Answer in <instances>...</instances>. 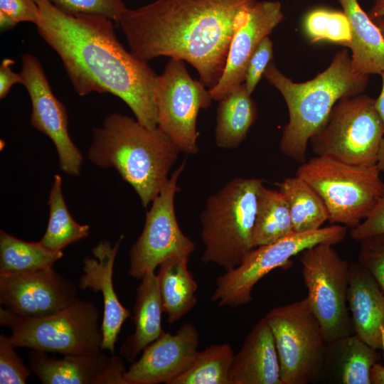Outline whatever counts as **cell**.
<instances>
[{
	"label": "cell",
	"mask_w": 384,
	"mask_h": 384,
	"mask_svg": "<svg viewBox=\"0 0 384 384\" xmlns=\"http://www.w3.org/2000/svg\"><path fill=\"white\" fill-rule=\"evenodd\" d=\"M307 299L327 343L352 333L347 307L350 264L329 243H319L301 252Z\"/></svg>",
	"instance_id": "8fae6325"
},
{
	"label": "cell",
	"mask_w": 384,
	"mask_h": 384,
	"mask_svg": "<svg viewBox=\"0 0 384 384\" xmlns=\"http://www.w3.org/2000/svg\"><path fill=\"white\" fill-rule=\"evenodd\" d=\"M273 43L269 36L258 44L247 64L244 83L250 95L255 89L265 71L272 60Z\"/></svg>",
	"instance_id": "8d00e7d4"
},
{
	"label": "cell",
	"mask_w": 384,
	"mask_h": 384,
	"mask_svg": "<svg viewBox=\"0 0 384 384\" xmlns=\"http://www.w3.org/2000/svg\"><path fill=\"white\" fill-rule=\"evenodd\" d=\"M346 228L340 225L302 233L293 232L270 244L253 248L235 267L216 279L211 300L220 306L238 307L252 300L255 284L272 270L319 243L336 245L344 240Z\"/></svg>",
	"instance_id": "30bf717a"
},
{
	"label": "cell",
	"mask_w": 384,
	"mask_h": 384,
	"mask_svg": "<svg viewBox=\"0 0 384 384\" xmlns=\"http://www.w3.org/2000/svg\"><path fill=\"white\" fill-rule=\"evenodd\" d=\"M48 205L49 218L45 234L39 241L45 247L60 252L67 246L89 236L90 226L79 224L68 210L62 191V177L53 176Z\"/></svg>",
	"instance_id": "4316f807"
},
{
	"label": "cell",
	"mask_w": 384,
	"mask_h": 384,
	"mask_svg": "<svg viewBox=\"0 0 384 384\" xmlns=\"http://www.w3.org/2000/svg\"><path fill=\"white\" fill-rule=\"evenodd\" d=\"M377 164L357 165L319 156L302 163L296 175L324 201L331 223L354 228L372 212L384 193Z\"/></svg>",
	"instance_id": "8992f818"
},
{
	"label": "cell",
	"mask_w": 384,
	"mask_h": 384,
	"mask_svg": "<svg viewBox=\"0 0 384 384\" xmlns=\"http://www.w3.org/2000/svg\"><path fill=\"white\" fill-rule=\"evenodd\" d=\"M279 191L287 203L294 232L302 233L322 228L329 220L326 207L319 195L298 176L278 183Z\"/></svg>",
	"instance_id": "484cf974"
},
{
	"label": "cell",
	"mask_w": 384,
	"mask_h": 384,
	"mask_svg": "<svg viewBox=\"0 0 384 384\" xmlns=\"http://www.w3.org/2000/svg\"><path fill=\"white\" fill-rule=\"evenodd\" d=\"M133 310L134 332L127 337L119 348V354L131 363L164 332L163 304L155 272H149L141 278Z\"/></svg>",
	"instance_id": "7402d4cb"
},
{
	"label": "cell",
	"mask_w": 384,
	"mask_h": 384,
	"mask_svg": "<svg viewBox=\"0 0 384 384\" xmlns=\"http://www.w3.org/2000/svg\"><path fill=\"white\" fill-rule=\"evenodd\" d=\"M188 255H176L164 260L156 274L164 313L174 323L197 302L198 284L188 269Z\"/></svg>",
	"instance_id": "cb8c5ba5"
},
{
	"label": "cell",
	"mask_w": 384,
	"mask_h": 384,
	"mask_svg": "<svg viewBox=\"0 0 384 384\" xmlns=\"http://www.w3.org/2000/svg\"><path fill=\"white\" fill-rule=\"evenodd\" d=\"M376 164L380 172L384 176V137L381 141Z\"/></svg>",
	"instance_id": "7bdbcfd3"
},
{
	"label": "cell",
	"mask_w": 384,
	"mask_h": 384,
	"mask_svg": "<svg viewBox=\"0 0 384 384\" xmlns=\"http://www.w3.org/2000/svg\"><path fill=\"white\" fill-rule=\"evenodd\" d=\"M272 331L282 384H306L324 367L327 343L307 297L271 309L265 316Z\"/></svg>",
	"instance_id": "9c48e42d"
},
{
	"label": "cell",
	"mask_w": 384,
	"mask_h": 384,
	"mask_svg": "<svg viewBox=\"0 0 384 384\" xmlns=\"http://www.w3.org/2000/svg\"><path fill=\"white\" fill-rule=\"evenodd\" d=\"M384 233V193L370 215L352 228L351 237L358 241Z\"/></svg>",
	"instance_id": "74e56055"
},
{
	"label": "cell",
	"mask_w": 384,
	"mask_h": 384,
	"mask_svg": "<svg viewBox=\"0 0 384 384\" xmlns=\"http://www.w3.org/2000/svg\"><path fill=\"white\" fill-rule=\"evenodd\" d=\"M230 384H282L278 354L270 327L260 319L234 355Z\"/></svg>",
	"instance_id": "44dd1931"
},
{
	"label": "cell",
	"mask_w": 384,
	"mask_h": 384,
	"mask_svg": "<svg viewBox=\"0 0 384 384\" xmlns=\"http://www.w3.org/2000/svg\"><path fill=\"white\" fill-rule=\"evenodd\" d=\"M40 10L35 0H0V28L2 31L11 29L21 22L36 25Z\"/></svg>",
	"instance_id": "e575fe53"
},
{
	"label": "cell",
	"mask_w": 384,
	"mask_h": 384,
	"mask_svg": "<svg viewBox=\"0 0 384 384\" xmlns=\"http://www.w3.org/2000/svg\"><path fill=\"white\" fill-rule=\"evenodd\" d=\"M293 232L291 215L283 195L263 184L257 198L252 235L254 248L276 242Z\"/></svg>",
	"instance_id": "83f0119b"
},
{
	"label": "cell",
	"mask_w": 384,
	"mask_h": 384,
	"mask_svg": "<svg viewBox=\"0 0 384 384\" xmlns=\"http://www.w3.org/2000/svg\"><path fill=\"white\" fill-rule=\"evenodd\" d=\"M63 12L70 14H96L103 15L118 24L127 9L122 0H48Z\"/></svg>",
	"instance_id": "d6a6232c"
},
{
	"label": "cell",
	"mask_w": 384,
	"mask_h": 384,
	"mask_svg": "<svg viewBox=\"0 0 384 384\" xmlns=\"http://www.w3.org/2000/svg\"><path fill=\"white\" fill-rule=\"evenodd\" d=\"M380 75L382 79V88L378 97L375 100V107L384 124V70Z\"/></svg>",
	"instance_id": "60d3db41"
},
{
	"label": "cell",
	"mask_w": 384,
	"mask_h": 384,
	"mask_svg": "<svg viewBox=\"0 0 384 384\" xmlns=\"http://www.w3.org/2000/svg\"><path fill=\"white\" fill-rule=\"evenodd\" d=\"M347 300L356 335L384 358V294L358 262L350 265Z\"/></svg>",
	"instance_id": "ffe728a7"
},
{
	"label": "cell",
	"mask_w": 384,
	"mask_h": 384,
	"mask_svg": "<svg viewBox=\"0 0 384 384\" xmlns=\"http://www.w3.org/2000/svg\"><path fill=\"white\" fill-rule=\"evenodd\" d=\"M78 290L53 267L21 274H0V303L13 314L42 317L65 308Z\"/></svg>",
	"instance_id": "9a60e30c"
},
{
	"label": "cell",
	"mask_w": 384,
	"mask_h": 384,
	"mask_svg": "<svg viewBox=\"0 0 384 384\" xmlns=\"http://www.w3.org/2000/svg\"><path fill=\"white\" fill-rule=\"evenodd\" d=\"M35 1L40 10L38 33L61 59L78 95L112 94L126 103L139 122L156 128L158 75L147 62L124 48L113 21L96 14H70L48 0Z\"/></svg>",
	"instance_id": "6da1fadb"
},
{
	"label": "cell",
	"mask_w": 384,
	"mask_h": 384,
	"mask_svg": "<svg viewBox=\"0 0 384 384\" xmlns=\"http://www.w3.org/2000/svg\"><path fill=\"white\" fill-rule=\"evenodd\" d=\"M304 28L311 43L324 41L347 48L351 40L350 24L343 12L315 9L306 16Z\"/></svg>",
	"instance_id": "1f68e13d"
},
{
	"label": "cell",
	"mask_w": 384,
	"mask_h": 384,
	"mask_svg": "<svg viewBox=\"0 0 384 384\" xmlns=\"http://www.w3.org/2000/svg\"><path fill=\"white\" fill-rule=\"evenodd\" d=\"M21 60L22 85L31 103V124L53 142L61 171L79 176L83 156L69 135L66 109L53 94L39 60L29 53L23 54Z\"/></svg>",
	"instance_id": "5bb4252c"
},
{
	"label": "cell",
	"mask_w": 384,
	"mask_h": 384,
	"mask_svg": "<svg viewBox=\"0 0 384 384\" xmlns=\"http://www.w3.org/2000/svg\"><path fill=\"white\" fill-rule=\"evenodd\" d=\"M368 16L371 19L384 16V0H375Z\"/></svg>",
	"instance_id": "b9f144b4"
},
{
	"label": "cell",
	"mask_w": 384,
	"mask_h": 384,
	"mask_svg": "<svg viewBox=\"0 0 384 384\" xmlns=\"http://www.w3.org/2000/svg\"><path fill=\"white\" fill-rule=\"evenodd\" d=\"M371 380L374 384H384V366L375 363L371 369Z\"/></svg>",
	"instance_id": "ab89813d"
},
{
	"label": "cell",
	"mask_w": 384,
	"mask_h": 384,
	"mask_svg": "<svg viewBox=\"0 0 384 384\" xmlns=\"http://www.w3.org/2000/svg\"><path fill=\"white\" fill-rule=\"evenodd\" d=\"M100 319L97 306L80 299L42 317H23L0 308V324L11 330L9 338L16 348L63 355L102 351Z\"/></svg>",
	"instance_id": "52a82bcc"
},
{
	"label": "cell",
	"mask_w": 384,
	"mask_h": 384,
	"mask_svg": "<svg viewBox=\"0 0 384 384\" xmlns=\"http://www.w3.org/2000/svg\"><path fill=\"white\" fill-rule=\"evenodd\" d=\"M257 0H156L127 8L118 25L130 51L147 62L159 56L186 61L208 90L224 71L240 21Z\"/></svg>",
	"instance_id": "7a4b0ae2"
},
{
	"label": "cell",
	"mask_w": 384,
	"mask_h": 384,
	"mask_svg": "<svg viewBox=\"0 0 384 384\" xmlns=\"http://www.w3.org/2000/svg\"><path fill=\"white\" fill-rule=\"evenodd\" d=\"M383 137L384 124L375 100L363 93L340 100L309 143L316 155L374 165Z\"/></svg>",
	"instance_id": "ba28073f"
},
{
	"label": "cell",
	"mask_w": 384,
	"mask_h": 384,
	"mask_svg": "<svg viewBox=\"0 0 384 384\" xmlns=\"http://www.w3.org/2000/svg\"><path fill=\"white\" fill-rule=\"evenodd\" d=\"M154 100L157 127L181 152L197 154V118L201 109H207L211 105L213 99L208 89L190 76L183 60L171 58L162 74L157 76Z\"/></svg>",
	"instance_id": "7c38bea8"
},
{
	"label": "cell",
	"mask_w": 384,
	"mask_h": 384,
	"mask_svg": "<svg viewBox=\"0 0 384 384\" xmlns=\"http://www.w3.org/2000/svg\"><path fill=\"white\" fill-rule=\"evenodd\" d=\"M63 255L39 241L27 242L0 231V274H21L53 267Z\"/></svg>",
	"instance_id": "f1b7e54d"
},
{
	"label": "cell",
	"mask_w": 384,
	"mask_h": 384,
	"mask_svg": "<svg viewBox=\"0 0 384 384\" xmlns=\"http://www.w3.org/2000/svg\"><path fill=\"white\" fill-rule=\"evenodd\" d=\"M384 38V16L372 19Z\"/></svg>",
	"instance_id": "ee69618b"
},
{
	"label": "cell",
	"mask_w": 384,
	"mask_h": 384,
	"mask_svg": "<svg viewBox=\"0 0 384 384\" xmlns=\"http://www.w3.org/2000/svg\"><path fill=\"white\" fill-rule=\"evenodd\" d=\"M284 17L279 1H257L238 25L228 54L225 67L218 83L208 90L220 101L245 79L249 60L263 38L269 36Z\"/></svg>",
	"instance_id": "2e32d148"
},
{
	"label": "cell",
	"mask_w": 384,
	"mask_h": 384,
	"mask_svg": "<svg viewBox=\"0 0 384 384\" xmlns=\"http://www.w3.org/2000/svg\"><path fill=\"white\" fill-rule=\"evenodd\" d=\"M102 351L57 359L33 350L29 368L43 384H127L122 359Z\"/></svg>",
	"instance_id": "ac0fdd59"
},
{
	"label": "cell",
	"mask_w": 384,
	"mask_h": 384,
	"mask_svg": "<svg viewBox=\"0 0 384 384\" xmlns=\"http://www.w3.org/2000/svg\"><path fill=\"white\" fill-rule=\"evenodd\" d=\"M218 102L215 144L222 149L236 148L256 119V105L244 82Z\"/></svg>",
	"instance_id": "d4e9b609"
},
{
	"label": "cell",
	"mask_w": 384,
	"mask_h": 384,
	"mask_svg": "<svg viewBox=\"0 0 384 384\" xmlns=\"http://www.w3.org/2000/svg\"><path fill=\"white\" fill-rule=\"evenodd\" d=\"M124 235L114 243L100 240L92 249V257H86L82 261V271L79 287L81 289H90L100 292L103 298V314L101 323L102 332V349L114 354L115 343L125 320L131 315L118 299L113 286V269L115 258Z\"/></svg>",
	"instance_id": "d6986e66"
},
{
	"label": "cell",
	"mask_w": 384,
	"mask_h": 384,
	"mask_svg": "<svg viewBox=\"0 0 384 384\" xmlns=\"http://www.w3.org/2000/svg\"><path fill=\"white\" fill-rule=\"evenodd\" d=\"M263 183L260 178L236 177L207 198L200 217L205 245L203 262L227 271L254 248L257 198Z\"/></svg>",
	"instance_id": "5b68a950"
},
{
	"label": "cell",
	"mask_w": 384,
	"mask_h": 384,
	"mask_svg": "<svg viewBox=\"0 0 384 384\" xmlns=\"http://www.w3.org/2000/svg\"><path fill=\"white\" fill-rule=\"evenodd\" d=\"M263 77L279 90L288 109L280 150L301 163L306 161L310 139L325 124L334 105L344 97L363 94L369 80L368 75L354 71L347 49L337 52L326 69L304 82L292 81L273 60Z\"/></svg>",
	"instance_id": "277c9868"
},
{
	"label": "cell",
	"mask_w": 384,
	"mask_h": 384,
	"mask_svg": "<svg viewBox=\"0 0 384 384\" xmlns=\"http://www.w3.org/2000/svg\"><path fill=\"white\" fill-rule=\"evenodd\" d=\"M338 347V375L343 384H371V369L379 359L378 351L356 334L334 342Z\"/></svg>",
	"instance_id": "4dcf8cb0"
},
{
	"label": "cell",
	"mask_w": 384,
	"mask_h": 384,
	"mask_svg": "<svg viewBox=\"0 0 384 384\" xmlns=\"http://www.w3.org/2000/svg\"><path fill=\"white\" fill-rule=\"evenodd\" d=\"M179 152L159 127L149 129L136 118L114 112L93 129L87 158L99 167L115 169L146 208L167 183Z\"/></svg>",
	"instance_id": "3957f363"
},
{
	"label": "cell",
	"mask_w": 384,
	"mask_h": 384,
	"mask_svg": "<svg viewBox=\"0 0 384 384\" xmlns=\"http://www.w3.org/2000/svg\"><path fill=\"white\" fill-rule=\"evenodd\" d=\"M186 161L171 174L167 183L151 203L146 212L143 230L129 250V274L141 279L149 272H155L164 260L176 255H190L194 242L181 230L174 207V198L179 191L178 178Z\"/></svg>",
	"instance_id": "4fadbf2b"
},
{
	"label": "cell",
	"mask_w": 384,
	"mask_h": 384,
	"mask_svg": "<svg viewBox=\"0 0 384 384\" xmlns=\"http://www.w3.org/2000/svg\"><path fill=\"white\" fill-rule=\"evenodd\" d=\"M234 352L228 343L197 351L188 367L170 384H230Z\"/></svg>",
	"instance_id": "f546056e"
},
{
	"label": "cell",
	"mask_w": 384,
	"mask_h": 384,
	"mask_svg": "<svg viewBox=\"0 0 384 384\" xmlns=\"http://www.w3.org/2000/svg\"><path fill=\"white\" fill-rule=\"evenodd\" d=\"M199 334L191 323L183 324L175 334L163 332L132 363L125 373L127 384H170L193 361Z\"/></svg>",
	"instance_id": "e0dca14e"
},
{
	"label": "cell",
	"mask_w": 384,
	"mask_h": 384,
	"mask_svg": "<svg viewBox=\"0 0 384 384\" xmlns=\"http://www.w3.org/2000/svg\"><path fill=\"white\" fill-rule=\"evenodd\" d=\"M351 32L347 48L351 50L355 72L370 75L384 70V38L357 0H339Z\"/></svg>",
	"instance_id": "603a6c76"
},
{
	"label": "cell",
	"mask_w": 384,
	"mask_h": 384,
	"mask_svg": "<svg viewBox=\"0 0 384 384\" xmlns=\"http://www.w3.org/2000/svg\"><path fill=\"white\" fill-rule=\"evenodd\" d=\"M9 336L0 335V383L25 384L31 374L15 351Z\"/></svg>",
	"instance_id": "836d02e7"
},
{
	"label": "cell",
	"mask_w": 384,
	"mask_h": 384,
	"mask_svg": "<svg viewBox=\"0 0 384 384\" xmlns=\"http://www.w3.org/2000/svg\"><path fill=\"white\" fill-rule=\"evenodd\" d=\"M14 61L11 58H4L0 65V98L4 99L11 87L17 83H23L22 77L19 73H14L11 65Z\"/></svg>",
	"instance_id": "f35d334b"
},
{
	"label": "cell",
	"mask_w": 384,
	"mask_h": 384,
	"mask_svg": "<svg viewBox=\"0 0 384 384\" xmlns=\"http://www.w3.org/2000/svg\"><path fill=\"white\" fill-rule=\"evenodd\" d=\"M360 242L358 262L372 274L384 294V233Z\"/></svg>",
	"instance_id": "d590c367"
}]
</instances>
